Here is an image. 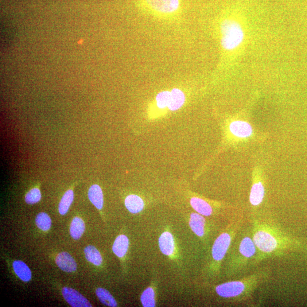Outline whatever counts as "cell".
<instances>
[{
	"mask_svg": "<svg viewBox=\"0 0 307 307\" xmlns=\"http://www.w3.org/2000/svg\"><path fill=\"white\" fill-rule=\"evenodd\" d=\"M251 229L257 254L254 266L265 260L277 257L297 250H307V245L292 238L275 225L252 218Z\"/></svg>",
	"mask_w": 307,
	"mask_h": 307,
	"instance_id": "obj_1",
	"label": "cell"
},
{
	"mask_svg": "<svg viewBox=\"0 0 307 307\" xmlns=\"http://www.w3.org/2000/svg\"><path fill=\"white\" fill-rule=\"evenodd\" d=\"M270 275L269 268H262L246 277L217 286L216 293L221 298L235 302L246 300L250 298L259 286L268 281Z\"/></svg>",
	"mask_w": 307,
	"mask_h": 307,
	"instance_id": "obj_2",
	"label": "cell"
},
{
	"mask_svg": "<svg viewBox=\"0 0 307 307\" xmlns=\"http://www.w3.org/2000/svg\"><path fill=\"white\" fill-rule=\"evenodd\" d=\"M235 242L228 266L227 273L231 276L242 274L248 267H254L257 254L251 227L242 233L240 231Z\"/></svg>",
	"mask_w": 307,
	"mask_h": 307,
	"instance_id": "obj_3",
	"label": "cell"
},
{
	"mask_svg": "<svg viewBox=\"0 0 307 307\" xmlns=\"http://www.w3.org/2000/svg\"><path fill=\"white\" fill-rule=\"evenodd\" d=\"M221 45L228 51L235 50L243 44L245 34L240 23L232 19H225L221 23Z\"/></svg>",
	"mask_w": 307,
	"mask_h": 307,
	"instance_id": "obj_4",
	"label": "cell"
},
{
	"mask_svg": "<svg viewBox=\"0 0 307 307\" xmlns=\"http://www.w3.org/2000/svg\"><path fill=\"white\" fill-rule=\"evenodd\" d=\"M61 293L66 302L73 307H91V303L81 295L78 291L69 288L63 287L61 290Z\"/></svg>",
	"mask_w": 307,
	"mask_h": 307,
	"instance_id": "obj_5",
	"label": "cell"
},
{
	"mask_svg": "<svg viewBox=\"0 0 307 307\" xmlns=\"http://www.w3.org/2000/svg\"><path fill=\"white\" fill-rule=\"evenodd\" d=\"M151 9L162 13H172L180 6V0H145Z\"/></svg>",
	"mask_w": 307,
	"mask_h": 307,
	"instance_id": "obj_6",
	"label": "cell"
},
{
	"mask_svg": "<svg viewBox=\"0 0 307 307\" xmlns=\"http://www.w3.org/2000/svg\"><path fill=\"white\" fill-rule=\"evenodd\" d=\"M229 130L233 135L239 138L250 137L253 132L250 124L242 120H236L231 123L229 125Z\"/></svg>",
	"mask_w": 307,
	"mask_h": 307,
	"instance_id": "obj_7",
	"label": "cell"
},
{
	"mask_svg": "<svg viewBox=\"0 0 307 307\" xmlns=\"http://www.w3.org/2000/svg\"><path fill=\"white\" fill-rule=\"evenodd\" d=\"M56 262L57 266L66 273H73L77 269L75 260L67 252H61L58 254Z\"/></svg>",
	"mask_w": 307,
	"mask_h": 307,
	"instance_id": "obj_8",
	"label": "cell"
},
{
	"mask_svg": "<svg viewBox=\"0 0 307 307\" xmlns=\"http://www.w3.org/2000/svg\"><path fill=\"white\" fill-rule=\"evenodd\" d=\"M265 195V186L261 181H255L252 184L250 193L249 201L253 207H258L263 201Z\"/></svg>",
	"mask_w": 307,
	"mask_h": 307,
	"instance_id": "obj_9",
	"label": "cell"
},
{
	"mask_svg": "<svg viewBox=\"0 0 307 307\" xmlns=\"http://www.w3.org/2000/svg\"><path fill=\"white\" fill-rule=\"evenodd\" d=\"M189 226L195 234L200 238L205 235L206 220L203 216L198 213H192L190 216Z\"/></svg>",
	"mask_w": 307,
	"mask_h": 307,
	"instance_id": "obj_10",
	"label": "cell"
},
{
	"mask_svg": "<svg viewBox=\"0 0 307 307\" xmlns=\"http://www.w3.org/2000/svg\"><path fill=\"white\" fill-rule=\"evenodd\" d=\"M159 246L163 254L170 256L174 253L175 242L172 233L166 232L159 239Z\"/></svg>",
	"mask_w": 307,
	"mask_h": 307,
	"instance_id": "obj_11",
	"label": "cell"
},
{
	"mask_svg": "<svg viewBox=\"0 0 307 307\" xmlns=\"http://www.w3.org/2000/svg\"><path fill=\"white\" fill-rule=\"evenodd\" d=\"M190 203L193 209L202 216L208 217L213 214V209L212 206L201 198L192 197L190 200Z\"/></svg>",
	"mask_w": 307,
	"mask_h": 307,
	"instance_id": "obj_12",
	"label": "cell"
},
{
	"mask_svg": "<svg viewBox=\"0 0 307 307\" xmlns=\"http://www.w3.org/2000/svg\"><path fill=\"white\" fill-rule=\"evenodd\" d=\"M185 96L184 92L178 88H174L171 91L170 102L168 108L170 111H176L184 106Z\"/></svg>",
	"mask_w": 307,
	"mask_h": 307,
	"instance_id": "obj_13",
	"label": "cell"
},
{
	"mask_svg": "<svg viewBox=\"0 0 307 307\" xmlns=\"http://www.w3.org/2000/svg\"><path fill=\"white\" fill-rule=\"evenodd\" d=\"M13 267L15 273L23 282H28L32 279V272L25 263L17 260L13 262Z\"/></svg>",
	"mask_w": 307,
	"mask_h": 307,
	"instance_id": "obj_14",
	"label": "cell"
},
{
	"mask_svg": "<svg viewBox=\"0 0 307 307\" xmlns=\"http://www.w3.org/2000/svg\"><path fill=\"white\" fill-rule=\"evenodd\" d=\"M129 239L125 235H120L117 238L113 246V251L119 258H123L125 255L129 248Z\"/></svg>",
	"mask_w": 307,
	"mask_h": 307,
	"instance_id": "obj_15",
	"label": "cell"
},
{
	"mask_svg": "<svg viewBox=\"0 0 307 307\" xmlns=\"http://www.w3.org/2000/svg\"><path fill=\"white\" fill-rule=\"evenodd\" d=\"M125 207L130 213L133 214L141 212L144 208V202L141 197L135 195L126 197L125 200Z\"/></svg>",
	"mask_w": 307,
	"mask_h": 307,
	"instance_id": "obj_16",
	"label": "cell"
},
{
	"mask_svg": "<svg viewBox=\"0 0 307 307\" xmlns=\"http://www.w3.org/2000/svg\"><path fill=\"white\" fill-rule=\"evenodd\" d=\"M88 197L91 203L98 209L103 207L104 198L102 189L97 184L93 185L88 191Z\"/></svg>",
	"mask_w": 307,
	"mask_h": 307,
	"instance_id": "obj_17",
	"label": "cell"
},
{
	"mask_svg": "<svg viewBox=\"0 0 307 307\" xmlns=\"http://www.w3.org/2000/svg\"><path fill=\"white\" fill-rule=\"evenodd\" d=\"M85 229L84 221L79 217H75L72 220L71 225H70V235L73 239L79 240L83 235Z\"/></svg>",
	"mask_w": 307,
	"mask_h": 307,
	"instance_id": "obj_18",
	"label": "cell"
},
{
	"mask_svg": "<svg viewBox=\"0 0 307 307\" xmlns=\"http://www.w3.org/2000/svg\"><path fill=\"white\" fill-rule=\"evenodd\" d=\"M84 254L87 261L95 266H100L103 262V258L99 251L92 246H87L84 248Z\"/></svg>",
	"mask_w": 307,
	"mask_h": 307,
	"instance_id": "obj_19",
	"label": "cell"
},
{
	"mask_svg": "<svg viewBox=\"0 0 307 307\" xmlns=\"http://www.w3.org/2000/svg\"><path fill=\"white\" fill-rule=\"evenodd\" d=\"M96 294L99 301L103 305L111 307L118 306V303L108 290L103 288H98L96 290Z\"/></svg>",
	"mask_w": 307,
	"mask_h": 307,
	"instance_id": "obj_20",
	"label": "cell"
},
{
	"mask_svg": "<svg viewBox=\"0 0 307 307\" xmlns=\"http://www.w3.org/2000/svg\"><path fill=\"white\" fill-rule=\"evenodd\" d=\"M74 194L72 190L69 189L62 197L59 205V212L61 215H64L67 213L70 206L72 203Z\"/></svg>",
	"mask_w": 307,
	"mask_h": 307,
	"instance_id": "obj_21",
	"label": "cell"
},
{
	"mask_svg": "<svg viewBox=\"0 0 307 307\" xmlns=\"http://www.w3.org/2000/svg\"><path fill=\"white\" fill-rule=\"evenodd\" d=\"M36 223L38 228L43 231L46 232L51 228L52 221L48 214L41 212L37 216Z\"/></svg>",
	"mask_w": 307,
	"mask_h": 307,
	"instance_id": "obj_22",
	"label": "cell"
},
{
	"mask_svg": "<svg viewBox=\"0 0 307 307\" xmlns=\"http://www.w3.org/2000/svg\"><path fill=\"white\" fill-rule=\"evenodd\" d=\"M141 302L144 307H154L155 306V293L151 287L146 289L141 295Z\"/></svg>",
	"mask_w": 307,
	"mask_h": 307,
	"instance_id": "obj_23",
	"label": "cell"
},
{
	"mask_svg": "<svg viewBox=\"0 0 307 307\" xmlns=\"http://www.w3.org/2000/svg\"><path fill=\"white\" fill-rule=\"evenodd\" d=\"M171 92L163 91L159 93L156 97L157 106L161 109L168 107L170 102Z\"/></svg>",
	"mask_w": 307,
	"mask_h": 307,
	"instance_id": "obj_24",
	"label": "cell"
},
{
	"mask_svg": "<svg viewBox=\"0 0 307 307\" xmlns=\"http://www.w3.org/2000/svg\"><path fill=\"white\" fill-rule=\"evenodd\" d=\"M41 199V193L40 190L37 188L31 189L26 194L25 196V201L29 204H34L38 203Z\"/></svg>",
	"mask_w": 307,
	"mask_h": 307,
	"instance_id": "obj_25",
	"label": "cell"
}]
</instances>
